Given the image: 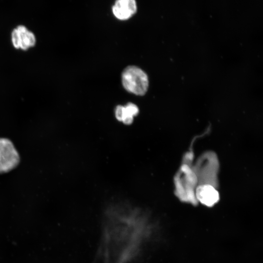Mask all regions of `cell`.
I'll return each mask as SVG.
<instances>
[{
    "instance_id": "cell-6",
    "label": "cell",
    "mask_w": 263,
    "mask_h": 263,
    "mask_svg": "<svg viewBox=\"0 0 263 263\" xmlns=\"http://www.w3.org/2000/svg\"><path fill=\"white\" fill-rule=\"evenodd\" d=\"M138 112V108L136 105L128 103L125 106H117L115 110V115L118 120L130 125L133 121V116L136 115Z\"/></svg>"
},
{
    "instance_id": "cell-4",
    "label": "cell",
    "mask_w": 263,
    "mask_h": 263,
    "mask_svg": "<svg viewBox=\"0 0 263 263\" xmlns=\"http://www.w3.org/2000/svg\"><path fill=\"white\" fill-rule=\"evenodd\" d=\"M196 196L200 203L207 207H212L219 200L218 191L213 186L207 184L198 186Z\"/></svg>"
},
{
    "instance_id": "cell-5",
    "label": "cell",
    "mask_w": 263,
    "mask_h": 263,
    "mask_svg": "<svg viewBox=\"0 0 263 263\" xmlns=\"http://www.w3.org/2000/svg\"><path fill=\"white\" fill-rule=\"evenodd\" d=\"M136 9V2L134 0H118L113 7V12L118 19L125 20L134 14Z\"/></svg>"
},
{
    "instance_id": "cell-3",
    "label": "cell",
    "mask_w": 263,
    "mask_h": 263,
    "mask_svg": "<svg viewBox=\"0 0 263 263\" xmlns=\"http://www.w3.org/2000/svg\"><path fill=\"white\" fill-rule=\"evenodd\" d=\"M12 38L13 45L16 48H21L24 50L33 46L36 42L34 34L22 25L14 30Z\"/></svg>"
},
{
    "instance_id": "cell-1",
    "label": "cell",
    "mask_w": 263,
    "mask_h": 263,
    "mask_svg": "<svg viewBox=\"0 0 263 263\" xmlns=\"http://www.w3.org/2000/svg\"><path fill=\"white\" fill-rule=\"evenodd\" d=\"M122 82L127 91L138 95H144L149 85L146 74L135 66H129L124 70L122 74Z\"/></svg>"
},
{
    "instance_id": "cell-2",
    "label": "cell",
    "mask_w": 263,
    "mask_h": 263,
    "mask_svg": "<svg viewBox=\"0 0 263 263\" xmlns=\"http://www.w3.org/2000/svg\"><path fill=\"white\" fill-rule=\"evenodd\" d=\"M19 161V154L12 142L6 138H0V173L11 170Z\"/></svg>"
}]
</instances>
